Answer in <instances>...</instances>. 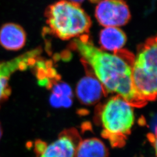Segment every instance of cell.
Segmentation results:
<instances>
[{
	"instance_id": "8992f818",
	"label": "cell",
	"mask_w": 157,
	"mask_h": 157,
	"mask_svg": "<svg viewBox=\"0 0 157 157\" xmlns=\"http://www.w3.org/2000/svg\"><path fill=\"white\" fill-rule=\"evenodd\" d=\"M95 16L104 27H119L129 22L131 14L124 0H101L96 6Z\"/></svg>"
},
{
	"instance_id": "7a4b0ae2",
	"label": "cell",
	"mask_w": 157,
	"mask_h": 157,
	"mask_svg": "<svg viewBox=\"0 0 157 157\" xmlns=\"http://www.w3.org/2000/svg\"><path fill=\"white\" fill-rule=\"evenodd\" d=\"M48 30L56 37L67 40L86 35L91 26V20L79 5L60 0L45 10Z\"/></svg>"
},
{
	"instance_id": "7c38bea8",
	"label": "cell",
	"mask_w": 157,
	"mask_h": 157,
	"mask_svg": "<svg viewBox=\"0 0 157 157\" xmlns=\"http://www.w3.org/2000/svg\"><path fill=\"white\" fill-rule=\"evenodd\" d=\"M109 152L104 143L97 138L81 140L75 157H108Z\"/></svg>"
},
{
	"instance_id": "ba28073f",
	"label": "cell",
	"mask_w": 157,
	"mask_h": 157,
	"mask_svg": "<svg viewBox=\"0 0 157 157\" xmlns=\"http://www.w3.org/2000/svg\"><path fill=\"white\" fill-rule=\"evenodd\" d=\"M87 75L78 81L76 93L80 102L86 105H94L104 95H107L105 90L93 73L87 70Z\"/></svg>"
},
{
	"instance_id": "9a60e30c",
	"label": "cell",
	"mask_w": 157,
	"mask_h": 157,
	"mask_svg": "<svg viewBox=\"0 0 157 157\" xmlns=\"http://www.w3.org/2000/svg\"><path fill=\"white\" fill-rule=\"evenodd\" d=\"M147 137L148 140L150 142L154 149L155 155L157 157V135L150 133L148 135Z\"/></svg>"
},
{
	"instance_id": "6da1fadb",
	"label": "cell",
	"mask_w": 157,
	"mask_h": 157,
	"mask_svg": "<svg viewBox=\"0 0 157 157\" xmlns=\"http://www.w3.org/2000/svg\"><path fill=\"white\" fill-rule=\"evenodd\" d=\"M71 45L81 56L87 70L101 83L107 94L119 95L133 107L147 104L134 87L132 69L135 56L129 51L122 49L110 53L102 50L94 45L87 34L75 39Z\"/></svg>"
},
{
	"instance_id": "3957f363",
	"label": "cell",
	"mask_w": 157,
	"mask_h": 157,
	"mask_svg": "<svg viewBox=\"0 0 157 157\" xmlns=\"http://www.w3.org/2000/svg\"><path fill=\"white\" fill-rule=\"evenodd\" d=\"M98 118L102 137L112 147H124L135 123L133 107L122 97L115 95L100 107Z\"/></svg>"
},
{
	"instance_id": "5b68a950",
	"label": "cell",
	"mask_w": 157,
	"mask_h": 157,
	"mask_svg": "<svg viewBox=\"0 0 157 157\" xmlns=\"http://www.w3.org/2000/svg\"><path fill=\"white\" fill-rule=\"evenodd\" d=\"M41 52V48H36L11 60L0 62V108L11 94L9 82L12 74L33 67Z\"/></svg>"
},
{
	"instance_id": "ac0fdd59",
	"label": "cell",
	"mask_w": 157,
	"mask_h": 157,
	"mask_svg": "<svg viewBox=\"0 0 157 157\" xmlns=\"http://www.w3.org/2000/svg\"><path fill=\"white\" fill-rule=\"evenodd\" d=\"M2 133H3V132H2V126H1V123H0V140H1V137H2Z\"/></svg>"
},
{
	"instance_id": "5bb4252c",
	"label": "cell",
	"mask_w": 157,
	"mask_h": 157,
	"mask_svg": "<svg viewBox=\"0 0 157 157\" xmlns=\"http://www.w3.org/2000/svg\"><path fill=\"white\" fill-rule=\"evenodd\" d=\"M51 105L56 108L69 107L72 104V98L69 97H60L51 94L50 98Z\"/></svg>"
},
{
	"instance_id": "30bf717a",
	"label": "cell",
	"mask_w": 157,
	"mask_h": 157,
	"mask_svg": "<svg viewBox=\"0 0 157 157\" xmlns=\"http://www.w3.org/2000/svg\"><path fill=\"white\" fill-rule=\"evenodd\" d=\"M134 64L157 71V35L148 38L139 45Z\"/></svg>"
},
{
	"instance_id": "277c9868",
	"label": "cell",
	"mask_w": 157,
	"mask_h": 157,
	"mask_svg": "<svg viewBox=\"0 0 157 157\" xmlns=\"http://www.w3.org/2000/svg\"><path fill=\"white\" fill-rule=\"evenodd\" d=\"M81 140L76 129H65L56 140L48 145L41 140L36 141L34 143L36 157H75Z\"/></svg>"
},
{
	"instance_id": "e0dca14e",
	"label": "cell",
	"mask_w": 157,
	"mask_h": 157,
	"mask_svg": "<svg viewBox=\"0 0 157 157\" xmlns=\"http://www.w3.org/2000/svg\"><path fill=\"white\" fill-rule=\"evenodd\" d=\"M84 1V0H69V1H70V2H73L74 4H78V5L80 6V4H82Z\"/></svg>"
},
{
	"instance_id": "9c48e42d",
	"label": "cell",
	"mask_w": 157,
	"mask_h": 157,
	"mask_svg": "<svg viewBox=\"0 0 157 157\" xmlns=\"http://www.w3.org/2000/svg\"><path fill=\"white\" fill-rule=\"evenodd\" d=\"M26 41V34L20 25L8 23L0 29V45L7 50H19Z\"/></svg>"
},
{
	"instance_id": "4fadbf2b",
	"label": "cell",
	"mask_w": 157,
	"mask_h": 157,
	"mask_svg": "<svg viewBox=\"0 0 157 157\" xmlns=\"http://www.w3.org/2000/svg\"><path fill=\"white\" fill-rule=\"evenodd\" d=\"M50 89L52 91V94L60 97H73L72 90L70 86L65 83H55L52 84Z\"/></svg>"
},
{
	"instance_id": "2e32d148",
	"label": "cell",
	"mask_w": 157,
	"mask_h": 157,
	"mask_svg": "<svg viewBox=\"0 0 157 157\" xmlns=\"http://www.w3.org/2000/svg\"><path fill=\"white\" fill-rule=\"evenodd\" d=\"M150 125L152 130L151 133L157 135V114L151 119Z\"/></svg>"
},
{
	"instance_id": "8fae6325",
	"label": "cell",
	"mask_w": 157,
	"mask_h": 157,
	"mask_svg": "<svg viewBox=\"0 0 157 157\" xmlns=\"http://www.w3.org/2000/svg\"><path fill=\"white\" fill-rule=\"evenodd\" d=\"M126 41V34L118 27H105L100 33V49L107 52L115 53L122 50Z\"/></svg>"
},
{
	"instance_id": "52a82bcc",
	"label": "cell",
	"mask_w": 157,
	"mask_h": 157,
	"mask_svg": "<svg viewBox=\"0 0 157 157\" xmlns=\"http://www.w3.org/2000/svg\"><path fill=\"white\" fill-rule=\"evenodd\" d=\"M132 79L135 89L147 103L157 99V71L133 64Z\"/></svg>"
}]
</instances>
